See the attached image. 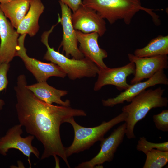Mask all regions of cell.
I'll list each match as a JSON object with an SVG mask.
<instances>
[{
    "label": "cell",
    "instance_id": "obj_1",
    "mask_svg": "<svg viewBox=\"0 0 168 168\" xmlns=\"http://www.w3.org/2000/svg\"><path fill=\"white\" fill-rule=\"evenodd\" d=\"M26 76L21 74L17 78L14 87L17 102L16 108L19 124L28 133L34 136L43 144L44 150L41 160L51 156L56 164H59L58 156L68 168L70 166L60 135V127L67 119L75 116H86L81 109L70 106L55 105L38 98L26 86Z\"/></svg>",
    "mask_w": 168,
    "mask_h": 168
},
{
    "label": "cell",
    "instance_id": "obj_2",
    "mask_svg": "<svg viewBox=\"0 0 168 168\" xmlns=\"http://www.w3.org/2000/svg\"><path fill=\"white\" fill-rule=\"evenodd\" d=\"M82 3L111 24L120 20L129 25L134 15L142 10L151 16L156 25L160 23L159 16L153 12L154 10L143 7L141 0H82Z\"/></svg>",
    "mask_w": 168,
    "mask_h": 168
},
{
    "label": "cell",
    "instance_id": "obj_3",
    "mask_svg": "<svg viewBox=\"0 0 168 168\" xmlns=\"http://www.w3.org/2000/svg\"><path fill=\"white\" fill-rule=\"evenodd\" d=\"M165 89L145 90L134 97L130 103L124 106L122 111L127 114L125 135L128 138H135L134 129L136 123L144 118L152 108L166 107L168 100L162 96Z\"/></svg>",
    "mask_w": 168,
    "mask_h": 168
},
{
    "label": "cell",
    "instance_id": "obj_4",
    "mask_svg": "<svg viewBox=\"0 0 168 168\" xmlns=\"http://www.w3.org/2000/svg\"><path fill=\"white\" fill-rule=\"evenodd\" d=\"M127 117V113L122 112L110 121H103L99 125L93 127L81 126L76 122L74 117L66 119L65 123H70L74 131V138L72 144L66 147L67 157L88 149L96 142L101 141L109 130L117 124L125 122Z\"/></svg>",
    "mask_w": 168,
    "mask_h": 168
},
{
    "label": "cell",
    "instance_id": "obj_5",
    "mask_svg": "<svg viewBox=\"0 0 168 168\" xmlns=\"http://www.w3.org/2000/svg\"><path fill=\"white\" fill-rule=\"evenodd\" d=\"M54 27L53 26L49 30L44 31L41 36V42L47 48L44 59L58 66L71 80L96 77L99 68L89 59L85 57L80 59H70L50 47L49 37Z\"/></svg>",
    "mask_w": 168,
    "mask_h": 168
},
{
    "label": "cell",
    "instance_id": "obj_6",
    "mask_svg": "<svg viewBox=\"0 0 168 168\" xmlns=\"http://www.w3.org/2000/svg\"><path fill=\"white\" fill-rule=\"evenodd\" d=\"M26 34L21 35L18 40L16 56L21 59L27 69L33 75L38 82H46L51 77L64 78L67 75L58 66L53 63H45L29 57L24 46Z\"/></svg>",
    "mask_w": 168,
    "mask_h": 168
},
{
    "label": "cell",
    "instance_id": "obj_7",
    "mask_svg": "<svg viewBox=\"0 0 168 168\" xmlns=\"http://www.w3.org/2000/svg\"><path fill=\"white\" fill-rule=\"evenodd\" d=\"M22 127L20 124L15 125L0 138V154L6 156L10 149H17L28 157L31 167L30 155L32 153L39 158L40 152L36 147L32 145V142L35 138L34 136L30 135L24 138L21 137L23 133Z\"/></svg>",
    "mask_w": 168,
    "mask_h": 168
},
{
    "label": "cell",
    "instance_id": "obj_8",
    "mask_svg": "<svg viewBox=\"0 0 168 168\" xmlns=\"http://www.w3.org/2000/svg\"><path fill=\"white\" fill-rule=\"evenodd\" d=\"M126 129L125 122L114 129L109 136L100 141V149L96 156L88 161L79 164L75 168H93L105 162L112 161L118 147L123 141Z\"/></svg>",
    "mask_w": 168,
    "mask_h": 168
},
{
    "label": "cell",
    "instance_id": "obj_9",
    "mask_svg": "<svg viewBox=\"0 0 168 168\" xmlns=\"http://www.w3.org/2000/svg\"><path fill=\"white\" fill-rule=\"evenodd\" d=\"M72 21L75 30L84 33L95 32L101 37L106 31L104 19L95 10L83 4L72 13Z\"/></svg>",
    "mask_w": 168,
    "mask_h": 168
},
{
    "label": "cell",
    "instance_id": "obj_10",
    "mask_svg": "<svg viewBox=\"0 0 168 168\" xmlns=\"http://www.w3.org/2000/svg\"><path fill=\"white\" fill-rule=\"evenodd\" d=\"M61 17L58 16V21L61 23L63 29V38L59 47H63V51L65 56L69 58L71 55L72 58L80 59L84 58L78 47L76 30L73 27L72 21L71 9L68 6L59 1Z\"/></svg>",
    "mask_w": 168,
    "mask_h": 168
},
{
    "label": "cell",
    "instance_id": "obj_11",
    "mask_svg": "<svg viewBox=\"0 0 168 168\" xmlns=\"http://www.w3.org/2000/svg\"><path fill=\"white\" fill-rule=\"evenodd\" d=\"M99 68L98 78L94 86V91L100 90L103 86L109 85H114L119 90L122 91L127 89L130 86L127 83V78L134 74L135 66L133 62H130L121 67Z\"/></svg>",
    "mask_w": 168,
    "mask_h": 168
},
{
    "label": "cell",
    "instance_id": "obj_12",
    "mask_svg": "<svg viewBox=\"0 0 168 168\" xmlns=\"http://www.w3.org/2000/svg\"><path fill=\"white\" fill-rule=\"evenodd\" d=\"M128 57L129 61L133 62L135 66L134 77L130 81L131 84L149 78L158 71L168 68L167 55L140 58L129 53Z\"/></svg>",
    "mask_w": 168,
    "mask_h": 168
},
{
    "label": "cell",
    "instance_id": "obj_13",
    "mask_svg": "<svg viewBox=\"0 0 168 168\" xmlns=\"http://www.w3.org/2000/svg\"><path fill=\"white\" fill-rule=\"evenodd\" d=\"M14 28L0 6V64L9 63L16 56L19 34Z\"/></svg>",
    "mask_w": 168,
    "mask_h": 168
},
{
    "label": "cell",
    "instance_id": "obj_14",
    "mask_svg": "<svg viewBox=\"0 0 168 168\" xmlns=\"http://www.w3.org/2000/svg\"><path fill=\"white\" fill-rule=\"evenodd\" d=\"M160 84H168V78L163 69L158 71L146 81L130 85L128 89L116 97L102 100V105L104 106L112 107L119 104H123L125 101L130 102L134 97L142 91Z\"/></svg>",
    "mask_w": 168,
    "mask_h": 168
},
{
    "label": "cell",
    "instance_id": "obj_15",
    "mask_svg": "<svg viewBox=\"0 0 168 168\" xmlns=\"http://www.w3.org/2000/svg\"><path fill=\"white\" fill-rule=\"evenodd\" d=\"M76 33L79 43V49L84 57L94 63L99 68H107L103 59L107 57L108 53L98 45L99 34L95 32L84 33L78 30H76Z\"/></svg>",
    "mask_w": 168,
    "mask_h": 168
},
{
    "label": "cell",
    "instance_id": "obj_16",
    "mask_svg": "<svg viewBox=\"0 0 168 168\" xmlns=\"http://www.w3.org/2000/svg\"><path fill=\"white\" fill-rule=\"evenodd\" d=\"M44 9L41 0H30L29 9L16 29L17 33L35 36L39 30V19Z\"/></svg>",
    "mask_w": 168,
    "mask_h": 168
},
{
    "label": "cell",
    "instance_id": "obj_17",
    "mask_svg": "<svg viewBox=\"0 0 168 168\" xmlns=\"http://www.w3.org/2000/svg\"><path fill=\"white\" fill-rule=\"evenodd\" d=\"M26 86L38 98L45 102L50 104L55 103L61 105L70 106V100L67 99L64 101L61 99V97L67 94L68 91L56 89L49 85L46 82L27 85Z\"/></svg>",
    "mask_w": 168,
    "mask_h": 168
},
{
    "label": "cell",
    "instance_id": "obj_18",
    "mask_svg": "<svg viewBox=\"0 0 168 168\" xmlns=\"http://www.w3.org/2000/svg\"><path fill=\"white\" fill-rule=\"evenodd\" d=\"M30 0H12L0 3L1 8L15 29L23 19L30 7Z\"/></svg>",
    "mask_w": 168,
    "mask_h": 168
},
{
    "label": "cell",
    "instance_id": "obj_19",
    "mask_svg": "<svg viewBox=\"0 0 168 168\" xmlns=\"http://www.w3.org/2000/svg\"><path fill=\"white\" fill-rule=\"evenodd\" d=\"M168 54V35H159L152 39L148 44L142 48L136 49L135 56L144 58Z\"/></svg>",
    "mask_w": 168,
    "mask_h": 168
},
{
    "label": "cell",
    "instance_id": "obj_20",
    "mask_svg": "<svg viewBox=\"0 0 168 168\" xmlns=\"http://www.w3.org/2000/svg\"><path fill=\"white\" fill-rule=\"evenodd\" d=\"M143 168H162L168 162V151L153 149L146 154Z\"/></svg>",
    "mask_w": 168,
    "mask_h": 168
},
{
    "label": "cell",
    "instance_id": "obj_21",
    "mask_svg": "<svg viewBox=\"0 0 168 168\" xmlns=\"http://www.w3.org/2000/svg\"><path fill=\"white\" fill-rule=\"evenodd\" d=\"M136 149L139 151H142L145 154L153 149L168 151V142L160 143H154L149 142L144 137H141L138 141Z\"/></svg>",
    "mask_w": 168,
    "mask_h": 168
},
{
    "label": "cell",
    "instance_id": "obj_22",
    "mask_svg": "<svg viewBox=\"0 0 168 168\" xmlns=\"http://www.w3.org/2000/svg\"><path fill=\"white\" fill-rule=\"evenodd\" d=\"M153 120L156 128L164 132L168 131V110H162L153 116Z\"/></svg>",
    "mask_w": 168,
    "mask_h": 168
},
{
    "label": "cell",
    "instance_id": "obj_23",
    "mask_svg": "<svg viewBox=\"0 0 168 168\" xmlns=\"http://www.w3.org/2000/svg\"><path fill=\"white\" fill-rule=\"evenodd\" d=\"M10 64L7 63L0 64V92L6 89L8 83L7 74ZM5 105L4 101L0 99V111Z\"/></svg>",
    "mask_w": 168,
    "mask_h": 168
},
{
    "label": "cell",
    "instance_id": "obj_24",
    "mask_svg": "<svg viewBox=\"0 0 168 168\" xmlns=\"http://www.w3.org/2000/svg\"><path fill=\"white\" fill-rule=\"evenodd\" d=\"M59 1L67 5L73 12L82 4V0H59Z\"/></svg>",
    "mask_w": 168,
    "mask_h": 168
},
{
    "label": "cell",
    "instance_id": "obj_25",
    "mask_svg": "<svg viewBox=\"0 0 168 168\" xmlns=\"http://www.w3.org/2000/svg\"><path fill=\"white\" fill-rule=\"evenodd\" d=\"M12 0H0V3L8 2Z\"/></svg>",
    "mask_w": 168,
    "mask_h": 168
},
{
    "label": "cell",
    "instance_id": "obj_26",
    "mask_svg": "<svg viewBox=\"0 0 168 168\" xmlns=\"http://www.w3.org/2000/svg\"><path fill=\"white\" fill-rule=\"evenodd\" d=\"M0 43H1V41H0Z\"/></svg>",
    "mask_w": 168,
    "mask_h": 168
}]
</instances>
